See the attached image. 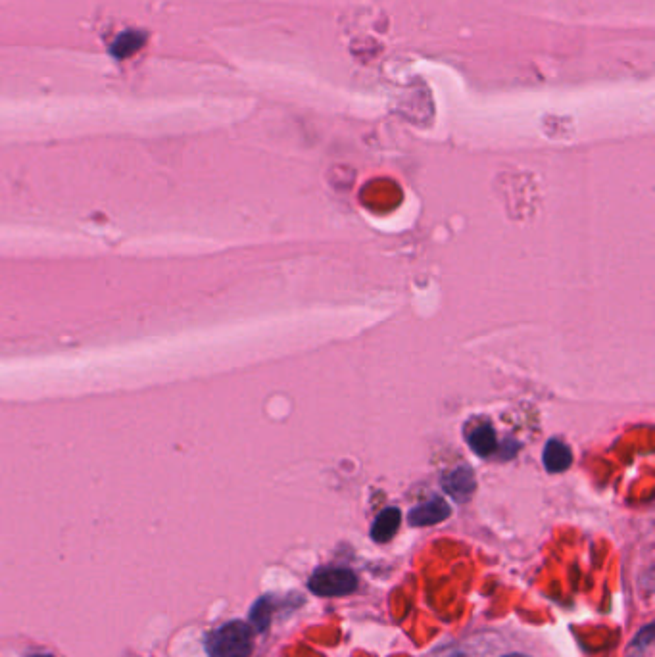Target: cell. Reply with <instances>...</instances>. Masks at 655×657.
I'll return each instance as SVG.
<instances>
[{
	"instance_id": "obj_1",
	"label": "cell",
	"mask_w": 655,
	"mask_h": 657,
	"mask_svg": "<svg viewBox=\"0 0 655 657\" xmlns=\"http://www.w3.org/2000/svg\"><path fill=\"white\" fill-rule=\"evenodd\" d=\"M254 648L252 629L243 621H231L208 636L210 657H250Z\"/></svg>"
},
{
	"instance_id": "obj_2",
	"label": "cell",
	"mask_w": 655,
	"mask_h": 657,
	"mask_svg": "<svg viewBox=\"0 0 655 657\" xmlns=\"http://www.w3.org/2000/svg\"><path fill=\"white\" fill-rule=\"evenodd\" d=\"M358 588V579L348 569H321L310 579V590L317 596H346Z\"/></svg>"
},
{
	"instance_id": "obj_3",
	"label": "cell",
	"mask_w": 655,
	"mask_h": 657,
	"mask_svg": "<svg viewBox=\"0 0 655 657\" xmlns=\"http://www.w3.org/2000/svg\"><path fill=\"white\" fill-rule=\"evenodd\" d=\"M446 517H450V506L444 500L435 498L427 504H421V506L413 508L412 513H410V523L413 527H427V525H437L440 521H444Z\"/></svg>"
},
{
	"instance_id": "obj_4",
	"label": "cell",
	"mask_w": 655,
	"mask_h": 657,
	"mask_svg": "<svg viewBox=\"0 0 655 657\" xmlns=\"http://www.w3.org/2000/svg\"><path fill=\"white\" fill-rule=\"evenodd\" d=\"M444 488L448 494H452L456 500L465 502L473 490H475V479L473 473L467 467H458L452 473L444 477Z\"/></svg>"
},
{
	"instance_id": "obj_5",
	"label": "cell",
	"mask_w": 655,
	"mask_h": 657,
	"mask_svg": "<svg viewBox=\"0 0 655 657\" xmlns=\"http://www.w3.org/2000/svg\"><path fill=\"white\" fill-rule=\"evenodd\" d=\"M400 510L396 508H387L383 513H379V517L375 519L373 527H371V536L375 542H389L392 536L396 535L398 527H400Z\"/></svg>"
},
{
	"instance_id": "obj_6",
	"label": "cell",
	"mask_w": 655,
	"mask_h": 657,
	"mask_svg": "<svg viewBox=\"0 0 655 657\" xmlns=\"http://www.w3.org/2000/svg\"><path fill=\"white\" fill-rule=\"evenodd\" d=\"M573 462L571 450L561 440H550L544 450V465L550 473H561Z\"/></svg>"
},
{
	"instance_id": "obj_7",
	"label": "cell",
	"mask_w": 655,
	"mask_h": 657,
	"mask_svg": "<svg viewBox=\"0 0 655 657\" xmlns=\"http://www.w3.org/2000/svg\"><path fill=\"white\" fill-rule=\"evenodd\" d=\"M469 444L479 456H490L496 450V435H494L492 427L483 425V427L475 429L469 437Z\"/></svg>"
},
{
	"instance_id": "obj_8",
	"label": "cell",
	"mask_w": 655,
	"mask_h": 657,
	"mask_svg": "<svg viewBox=\"0 0 655 657\" xmlns=\"http://www.w3.org/2000/svg\"><path fill=\"white\" fill-rule=\"evenodd\" d=\"M252 621L254 625L264 631L269 623V609H267V600H260L254 609H252Z\"/></svg>"
},
{
	"instance_id": "obj_9",
	"label": "cell",
	"mask_w": 655,
	"mask_h": 657,
	"mask_svg": "<svg viewBox=\"0 0 655 657\" xmlns=\"http://www.w3.org/2000/svg\"><path fill=\"white\" fill-rule=\"evenodd\" d=\"M29 657H52V656H41V654H37V656H29Z\"/></svg>"
},
{
	"instance_id": "obj_10",
	"label": "cell",
	"mask_w": 655,
	"mask_h": 657,
	"mask_svg": "<svg viewBox=\"0 0 655 657\" xmlns=\"http://www.w3.org/2000/svg\"><path fill=\"white\" fill-rule=\"evenodd\" d=\"M506 657H527V656H517V654H513V656H506Z\"/></svg>"
}]
</instances>
